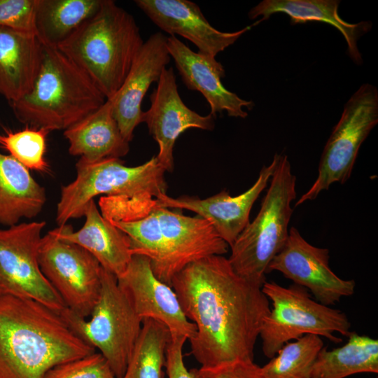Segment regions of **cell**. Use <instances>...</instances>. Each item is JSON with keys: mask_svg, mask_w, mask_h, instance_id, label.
<instances>
[{"mask_svg": "<svg viewBox=\"0 0 378 378\" xmlns=\"http://www.w3.org/2000/svg\"><path fill=\"white\" fill-rule=\"evenodd\" d=\"M171 286L196 327L189 341L201 367L253 360L262 323L270 311L261 286L238 275L222 255L188 265Z\"/></svg>", "mask_w": 378, "mask_h": 378, "instance_id": "obj_1", "label": "cell"}, {"mask_svg": "<svg viewBox=\"0 0 378 378\" xmlns=\"http://www.w3.org/2000/svg\"><path fill=\"white\" fill-rule=\"evenodd\" d=\"M94 352L59 312L0 295V378H43L55 365Z\"/></svg>", "mask_w": 378, "mask_h": 378, "instance_id": "obj_2", "label": "cell"}, {"mask_svg": "<svg viewBox=\"0 0 378 378\" xmlns=\"http://www.w3.org/2000/svg\"><path fill=\"white\" fill-rule=\"evenodd\" d=\"M144 43L134 17L114 1L103 0L98 11L57 48L110 99L123 83Z\"/></svg>", "mask_w": 378, "mask_h": 378, "instance_id": "obj_3", "label": "cell"}, {"mask_svg": "<svg viewBox=\"0 0 378 378\" xmlns=\"http://www.w3.org/2000/svg\"><path fill=\"white\" fill-rule=\"evenodd\" d=\"M106 100L91 78L61 50L43 45L31 90L10 105L20 122L51 132L65 130Z\"/></svg>", "mask_w": 378, "mask_h": 378, "instance_id": "obj_4", "label": "cell"}, {"mask_svg": "<svg viewBox=\"0 0 378 378\" xmlns=\"http://www.w3.org/2000/svg\"><path fill=\"white\" fill-rule=\"evenodd\" d=\"M296 176L286 155L279 154L260 209L230 246L229 262L242 278L262 286L267 268L284 247L296 198Z\"/></svg>", "mask_w": 378, "mask_h": 378, "instance_id": "obj_5", "label": "cell"}, {"mask_svg": "<svg viewBox=\"0 0 378 378\" xmlns=\"http://www.w3.org/2000/svg\"><path fill=\"white\" fill-rule=\"evenodd\" d=\"M76 177L62 186L57 205L58 225L84 216L88 203L98 195L127 198L166 194L165 171L155 156L145 163L128 167L120 158L90 162L81 158L76 164Z\"/></svg>", "mask_w": 378, "mask_h": 378, "instance_id": "obj_6", "label": "cell"}, {"mask_svg": "<svg viewBox=\"0 0 378 378\" xmlns=\"http://www.w3.org/2000/svg\"><path fill=\"white\" fill-rule=\"evenodd\" d=\"M69 328L84 342L97 348L116 378H121L139 337L143 319L118 285L102 267L99 298L87 319L65 307L59 312Z\"/></svg>", "mask_w": 378, "mask_h": 378, "instance_id": "obj_7", "label": "cell"}, {"mask_svg": "<svg viewBox=\"0 0 378 378\" xmlns=\"http://www.w3.org/2000/svg\"><path fill=\"white\" fill-rule=\"evenodd\" d=\"M261 290L272 304L259 333L262 352L268 358L289 341L304 335L340 343L342 339L335 336V332L347 337L351 332V323L344 312L314 300L302 286L293 284L286 288L265 281Z\"/></svg>", "mask_w": 378, "mask_h": 378, "instance_id": "obj_8", "label": "cell"}, {"mask_svg": "<svg viewBox=\"0 0 378 378\" xmlns=\"http://www.w3.org/2000/svg\"><path fill=\"white\" fill-rule=\"evenodd\" d=\"M377 123L378 90L363 83L344 104L324 146L316 178L295 206L315 200L332 184H343L350 178L360 146Z\"/></svg>", "mask_w": 378, "mask_h": 378, "instance_id": "obj_9", "label": "cell"}, {"mask_svg": "<svg viewBox=\"0 0 378 378\" xmlns=\"http://www.w3.org/2000/svg\"><path fill=\"white\" fill-rule=\"evenodd\" d=\"M45 225L33 221L0 229V295L34 300L59 312L66 306L38 262Z\"/></svg>", "mask_w": 378, "mask_h": 378, "instance_id": "obj_10", "label": "cell"}, {"mask_svg": "<svg viewBox=\"0 0 378 378\" xmlns=\"http://www.w3.org/2000/svg\"><path fill=\"white\" fill-rule=\"evenodd\" d=\"M38 262L66 307L80 317H89L101 288L98 260L82 247L49 231L41 238Z\"/></svg>", "mask_w": 378, "mask_h": 378, "instance_id": "obj_11", "label": "cell"}, {"mask_svg": "<svg viewBox=\"0 0 378 378\" xmlns=\"http://www.w3.org/2000/svg\"><path fill=\"white\" fill-rule=\"evenodd\" d=\"M329 250L307 242L298 230L291 227L287 240L270 262L266 274L281 272L286 278L309 290L316 300L326 306L354 294V280L340 278L329 266Z\"/></svg>", "mask_w": 378, "mask_h": 378, "instance_id": "obj_12", "label": "cell"}, {"mask_svg": "<svg viewBox=\"0 0 378 378\" xmlns=\"http://www.w3.org/2000/svg\"><path fill=\"white\" fill-rule=\"evenodd\" d=\"M157 83L150 96V106L143 111L141 122L146 124L149 134L158 143V163L165 172H172L174 148L180 134L190 128L211 131L215 117L210 113L202 115L184 104L172 67L163 70Z\"/></svg>", "mask_w": 378, "mask_h": 378, "instance_id": "obj_13", "label": "cell"}, {"mask_svg": "<svg viewBox=\"0 0 378 378\" xmlns=\"http://www.w3.org/2000/svg\"><path fill=\"white\" fill-rule=\"evenodd\" d=\"M117 280L143 320H157L171 334L185 336L189 340L195 336L196 327L185 316L175 291L155 276L147 257L133 254L126 270Z\"/></svg>", "mask_w": 378, "mask_h": 378, "instance_id": "obj_14", "label": "cell"}, {"mask_svg": "<svg viewBox=\"0 0 378 378\" xmlns=\"http://www.w3.org/2000/svg\"><path fill=\"white\" fill-rule=\"evenodd\" d=\"M278 155H274L270 164L262 166L253 185L239 195L232 197L226 190H223L205 199L187 195L174 198L167 194L155 199L162 206L195 213L208 221L230 247L250 223L251 210L271 178L277 163Z\"/></svg>", "mask_w": 378, "mask_h": 378, "instance_id": "obj_15", "label": "cell"}, {"mask_svg": "<svg viewBox=\"0 0 378 378\" xmlns=\"http://www.w3.org/2000/svg\"><path fill=\"white\" fill-rule=\"evenodd\" d=\"M167 37L161 32L150 35L144 43L123 83L111 102L113 115L121 134L129 143L136 127L141 122L142 101L153 83H158L170 62Z\"/></svg>", "mask_w": 378, "mask_h": 378, "instance_id": "obj_16", "label": "cell"}, {"mask_svg": "<svg viewBox=\"0 0 378 378\" xmlns=\"http://www.w3.org/2000/svg\"><path fill=\"white\" fill-rule=\"evenodd\" d=\"M134 3L161 30L186 38L198 52L215 57L260 22L258 20L236 31H221L208 22L195 3L188 0H135Z\"/></svg>", "mask_w": 378, "mask_h": 378, "instance_id": "obj_17", "label": "cell"}, {"mask_svg": "<svg viewBox=\"0 0 378 378\" xmlns=\"http://www.w3.org/2000/svg\"><path fill=\"white\" fill-rule=\"evenodd\" d=\"M167 46L183 84L204 96L211 115L216 118L217 113L225 111L230 117H247L244 108L251 110L254 103L240 98L224 87L221 78L225 76V69L215 57L192 50L174 36L167 37Z\"/></svg>", "mask_w": 378, "mask_h": 378, "instance_id": "obj_18", "label": "cell"}, {"mask_svg": "<svg viewBox=\"0 0 378 378\" xmlns=\"http://www.w3.org/2000/svg\"><path fill=\"white\" fill-rule=\"evenodd\" d=\"M83 216L85 223L77 231L67 224L50 231L61 239L82 247L98 260L102 267L120 276L132 256L129 238L102 216L94 200L88 203Z\"/></svg>", "mask_w": 378, "mask_h": 378, "instance_id": "obj_19", "label": "cell"}, {"mask_svg": "<svg viewBox=\"0 0 378 378\" xmlns=\"http://www.w3.org/2000/svg\"><path fill=\"white\" fill-rule=\"evenodd\" d=\"M338 0H263L253 7L248 13L251 20L262 17L260 22L268 20L276 13L290 17L292 25L318 21L335 27L344 36L347 44V54L357 64H363L358 47V39L372 27L370 21L349 23L342 20L338 13Z\"/></svg>", "mask_w": 378, "mask_h": 378, "instance_id": "obj_20", "label": "cell"}, {"mask_svg": "<svg viewBox=\"0 0 378 378\" xmlns=\"http://www.w3.org/2000/svg\"><path fill=\"white\" fill-rule=\"evenodd\" d=\"M43 45L35 34L0 26V95L9 103L31 90L38 74Z\"/></svg>", "mask_w": 378, "mask_h": 378, "instance_id": "obj_21", "label": "cell"}, {"mask_svg": "<svg viewBox=\"0 0 378 378\" xmlns=\"http://www.w3.org/2000/svg\"><path fill=\"white\" fill-rule=\"evenodd\" d=\"M69 153L90 162L120 158L130 150V143L120 131L106 100L98 109L64 130Z\"/></svg>", "mask_w": 378, "mask_h": 378, "instance_id": "obj_22", "label": "cell"}, {"mask_svg": "<svg viewBox=\"0 0 378 378\" xmlns=\"http://www.w3.org/2000/svg\"><path fill=\"white\" fill-rule=\"evenodd\" d=\"M46 202L45 188L29 169L0 153V224L10 227L38 216Z\"/></svg>", "mask_w": 378, "mask_h": 378, "instance_id": "obj_23", "label": "cell"}, {"mask_svg": "<svg viewBox=\"0 0 378 378\" xmlns=\"http://www.w3.org/2000/svg\"><path fill=\"white\" fill-rule=\"evenodd\" d=\"M340 347L321 349L311 378H344L357 373L378 372V340L352 332Z\"/></svg>", "mask_w": 378, "mask_h": 378, "instance_id": "obj_24", "label": "cell"}, {"mask_svg": "<svg viewBox=\"0 0 378 378\" xmlns=\"http://www.w3.org/2000/svg\"><path fill=\"white\" fill-rule=\"evenodd\" d=\"M103 0H38L36 36L43 45L57 47L94 15Z\"/></svg>", "mask_w": 378, "mask_h": 378, "instance_id": "obj_25", "label": "cell"}, {"mask_svg": "<svg viewBox=\"0 0 378 378\" xmlns=\"http://www.w3.org/2000/svg\"><path fill=\"white\" fill-rule=\"evenodd\" d=\"M171 333L162 323L144 318L141 330L121 378H162Z\"/></svg>", "mask_w": 378, "mask_h": 378, "instance_id": "obj_26", "label": "cell"}, {"mask_svg": "<svg viewBox=\"0 0 378 378\" xmlns=\"http://www.w3.org/2000/svg\"><path fill=\"white\" fill-rule=\"evenodd\" d=\"M323 342L316 335L307 334L287 342L261 368L265 378H311L316 357Z\"/></svg>", "mask_w": 378, "mask_h": 378, "instance_id": "obj_27", "label": "cell"}, {"mask_svg": "<svg viewBox=\"0 0 378 378\" xmlns=\"http://www.w3.org/2000/svg\"><path fill=\"white\" fill-rule=\"evenodd\" d=\"M49 132L45 129L27 126L22 130L0 134V145L28 169L47 172L49 165L45 153Z\"/></svg>", "mask_w": 378, "mask_h": 378, "instance_id": "obj_28", "label": "cell"}, {"mask_svg": "<svg viewBox=\"0 0 378 378\" xmlns=\"http://www.w3.org/2000/svg\"><path fill=\"white\" fill-rule=\"evenodd\" d=\"M43 378H116L100 353L62 363L48 370Z\"/></svg>", "mask_w": 378, "mask_h": 378, "instance_id": "obj_29", "label": "cell"}, {"mask_svg": "<svg viewBox=\"0 0 378 378\" xmlns=\"http://www.w3.org/2000/svg\"><path fill=\"white\" fill-rule=\"evenodd\" d=\"M38 0H0V26L36 35Z\"/></svg>", "mask_w": 378, "mask_h": 378, "instance_id": "obj_30", "label": "cell"}, {"mask_svg": "<svg viewBox=\"0 0 378 378\" xmlns=\"http://www.w3.org/2000/svg\"><path fill=\"white\" fill-rule=\"evenodd\" d=\"M195 378H265L253 360H238L220 365L190 370Z\"/></svg>", "mask_w": 378, "mask_h": 378, "instance_id": "obj_31", "label": "cell"}, {"mask_svg": "<svg viewBox=\"0 0 378 378\" xmlns=\"http://www.w3.org/2000/svg\"><path fill=\"white\" fill-rule=\"evenodd\" d=\"M187 340L185 336L171 334L164 363L168 378H195L183 361V348Z\"/></svg>", "mask_w": 378, "mask_h": 378, "instance_id": "obj_32", "label": "cell"}]
</instances>
